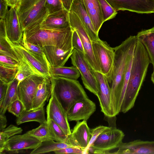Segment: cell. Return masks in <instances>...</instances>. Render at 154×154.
Returning <instances> with one entry per match:
<instances>
[{
    "label": "cell",
    "mask_w": 154,
    "mask_h": 154,
    "mask_svg": "<svg viewBox=\"0 0 154 154\" xmlns=\"http://www.w3.org/2000/svg\"><path fill=\"white\" fill-rule=\"evenodd\" d=\"M137 41L136 35H131L119 45L113 48L114 66L110 88L115 116L120 112L121 100L126 69L130 57L134 51Z\"/></svg>",
    "instance_id": "1"
},
{
    "label": "cell",
    "mask_w": 154,
    "mask_h": 154,
    "mask_svg": "<svg viewBox=\"0 0 154 154\" xmlns=\"http://www.w3.org/2000/svg\"><path fill=\"white\" fill-rule=\"evenodd\" d=\"M150 63V59L145 47L137 39L130 75L122 101L120 112L125 113L134 106Z\"/></svg>",
    "instance_id": "2"
},
{
    "label": "cell",
    "mask_w": 154,
    "mask_h": 154,
    "mask_svg": "<svg viewBox=\"0 0 154 154\" xmlns=\"http://www.w3.org/2000/svg\"><path fill=\"white\" fill-rule=\"evenodd\" d=\"M35 25L23 32L26 41L42 47L54 46L66 49H73L72 44L73 30L71 26L61 30L41 28L40 24Z\"/></svg>",
    "instance_id": "3"
},
{
    "label": "cell",
    "mask_w": 154,
    "mask_h": 154,
    "mask_svg": "<svg viewBox=\"0 0 154 154\" xmlns=\"http://www.w3.org/2000/svg\"><path fill=\"white\" fill-rule=\"evenodd\" d=\"M52 93L55 96L67 113L77 101L88 98L79 81L59 76L50 77Z\"/></svg>",
    "instance_id": "4"
},
{
    "label": "cell",
    "mask_w": 154,
    "mask_h": 154,
    "mask_svg": "<svg viewBox=\"0 0 154 154\" xmlns=\"http://www.w3.org/2000/svg\"><path fill=\"white\" fill-rule=\"evenodd\" d=\"M46 0H19L15 8L23 32L41 24L49 14Z\"/></svg>",
    "instance_id": "5"
},
{
    "label": "cell",
    "mask_w": 154,
    "mask_h": 154,
    "mask_svg": "<svg viewBox=\"0 0 154 154\" xmlns=\"http://www.w3.org/2000/svg\"><path fill=\"white\" fill-rule=\"evenodd\" d=\"M91 42L101 72L106 78L109 83L111 84L114 66L115 52L113 48L99 38Z\"/></svg>",
    "instance_id": "6"
},
{
    "label": "cell",
    "mask_w": 154,
    "mask_h": 154,
    "mask_svg": "<svg viewBox=\"0 0 154 154\" xmlns=\"http://www.w3.org/2000/svg\"><path fill=\"white\" fill-rule=\"evenodd\" d=\"M125 136L123 132L116 127L100 134L88 149L86 153L109 154L111 151L118 149Z\"/></svg>",
    "instance_id": "7"
},
{
    "label": "cell",
    "mask_w": 154,
    "mask_h": 154,
    "mask_svg": "<svg viewBox=\"0 0 154 154\" xmlns=\"http://www.w3.org/2000/svg\"><path fill=\"white\" fill-rule=\"evenodd\" d=\"M69 15L70 26L72 30L77 32L81 40L85 59L93 71L101 72L99 63L94 53L91 41L82 22L74 12L69 11Z\"/></svg>",
    "instance_id": "8"
},
{
    "label": "cell",
    "mask_w": 154,
    "mask_h": 154,
    "mask_svg": "<svg viewBox=\"0 0 154 154\" xmlns=\"http://www.w3.org/2000/svg\"><path fill=\"white\" fill-rule=\"evenodd\" d=\"M70 57L72 63L77 69L81 75L85 87L97 96L98 92L97 80L84 53L74 48Z\"/></svg>",
    "instance_id": "9"
},
{
    "label": "cell",
    "mask_w": 154,
    "mask_h": 154,
    "mask_svg": "<svg viewBox=\"0 0 154 154\" xmlns=\"http://www.w3.org/2000/svg\"><path fill=\"white\" fill-rule=\"evenodd\" d=\"M8 40L11 45L15 50L20 61L21 59L25 60L45 77H51L49 72L50 66L45 57L27 50L20 44H14L8 39Z\"/></svg>",
    "instance_id": "10"
},
{
    "label": "cell",
    "mask_w": 154,
    "mask_h": 154,
    "mask_svg": "<svg viewBox=\"0 0 154 154\" xmlns=\"http://www.w3.org/2000/svg\"><path fill=\"white\" fill-rule=\"evenodd\" d=\"M45 77L40 75H31L21 81L18 86V99L23 103L26 111L32 110L33 100L39 85Z\"/></svg>",
    "instance_id": "11"
},
{
    "label": "cell",
    "mask_w": 154,
    "mask_h": 154,
    "mask_svg": "<svg viewBox=\"0 0 154 154\" xmlns=\"http://www.w3.org/2000/svg\"><path fill=\"white\" fill-rule=\"evenodd\" d=\"M93 71L98 83V92L97 96L99 100L101 111L106 117H115L112 105L111 88L109 82L100 72Z\"/></svg>",
    "instance_id": "12"
},
{
    "label": "cell",
    "mask_w": 154,
    "mask_h": 154,
    "mask_svg": "<svg viewBox=\"0 0 154 154\" xmlns=\"http://www.w3.org/2000/svg\"><path fill=\"white\" fill-rule=\"evenodd\" d=\"M117 12L128 11L139 14L154 13V0H106Z\"/></svg>",
    "instance_id": "13"
},
{
    "label": "cell",
    "mask_w": 154,
    "mask_h": 154,
    "mask_svg": "<svg viewBox=\"0 0 154 154\" xmlns=\"http://www.w3.org/2000/svg\"><path fill=\"white\" fill-rule=\"evenodd\" d=\"M47 120H52L57 124L68 136L71 133L67 114L54 95L51 92L46 108Z\"/></svg>",
    "instance_id": "14"
},
{
    "label": "cell",
    "mask_w": 154,
    "mask_h": 154,
    "mask_svg": "<svg viewBox=\"0 0 154 154\" xmlns=\"http://www.w3.org/2000/svg\"><path fill=\"white\" fill-rule=\"evenodd\" d=\"M41 141L35 137L27 134H17L8 139L5 143L3 152L9 153H18L28 149H34L37 148Z\"/></svg>",
    "instance_id": "15"
},
{
    "label": "cell",
    "mask_w": 154,
    "mask_h": 154,
    "mask_svg": "<svg viewBox=\"0 0 154 154\" xmlns=\"http://www.w3.org/2000/svg\"><path fill=\"white\" fill-rule=\"evenodd\" d=\"M91 136V129L88 125L87 121L77 122L71 134L68 135L65 143L85 151L87 148Z\"/></svg>",
    "instance_id": "16"
},
{
    "label": "cell",
    "mask_w": 154,
    "mask_h": 154,
    "mask_svg": "<svg viewBox=\"0 0 154 154\" xmlns=\"http://www.w3.org/2000/svg\"><path fill=\"white\" fill-rule=\"evenodd\" d=\"M95 103L88 98L76 102L71 107L67 114L69 122L88 120L95 111Z\"/></svg>",
    "instance_id": "17"
},
{
    "label": "cell",
    "mask_w": 154,
    "mask_h": 154,
    "mask_svg": "<svg viewBox=\"0 0 154 154\" xmlns=\"http://www.w3.org/2000/svg\"><path fill=\"white\" fill-rule=\"evenodd\" d=\"M5 20L8 38L14 44H20L23 32L15 8L11 7L6 13Z\"/></svg>",
    "instance_id": "18"
},
{
    "label": "cell",
    "mask_w": 154,
    "mask_h": 154,
    "mask_svg": "<svg viewBox=\"0 0 154 154\" xmlns=\"http://www.w3.org/2000/svg\"><path fill=\"white\" fill-rule=\"evenodd\" d=\"M118 149V150L112 154H154V141L137 140L128 143L122 142Z\"/></svg>",
    "instance_id": "19"
},
{
    "label": "cell",
    "mask_w": 154,
    "mask_h": 154,
    "mask_svg": "<svg viewBox=\"0 0 154 154\" xmlns=\"http://www.w3.org/2000/svg\"><path fill=\"white\" fill-rule=\"evenodd\" d=\"M69 11L74 12L78 16L91 41L96 40L99 38L82 0H73Z\"/></svg>",
    "instance_id": "20"
},
{
    "label": "cell",
    "mask_w": 154,
    "mask_h": 154,
    "mask_svg": "<svg viewBox=\"0 0 154 154\" xmlns=\"http://www.w3.org/2000/svg\"><path fill=\"white\" fill-rule=\"evenodd\" d=\"M69 11L64 9L49 14L40 24L41 28L46 29L59 30L70 26Z\"/></svg>",
    "instance_id": "21"
},
{
    "label": "cell",
    "mask_w": 154,
    "mask_h": 154,
    "mask_svg": "<svg viewBox=\"0 0 154 154\" xmlns=\"http://www.w3.org/2000/svg\"><path fill=\"white\" fill-rule=\"evenodd\" d=\"M43 48L46 58L51 67L63 66L70 57L73 50L54 46H45Z\"/></svg>",
    "instance_id": "22"
},
{
    "label": "cell",
    "mask_w": 154,
    "mask_h": 154,
    "mask_svg": "<svg viewBox=\"0 0 154 154\" xmlns=\"http://www.w3.org/2000/svg\"><path fill=\"white\" fill-rule=\"evenodd\" d=\"M51 77H45L38 85L32 103V110L44 106L51 96L52 92Z\"/></svg>",
    "instance_id": "23"
},
{
    "label": "cell",
    "mask_w": 154,
    "mask_h": 154,
    "mask_svg": "<svg viewBox=\"0 0 154 154\" xmlns=\"http://www.w3.org/2000/svg\"><path fill=\"white\" fill-rule=\"evenodd\" d=\"M82 1L94 29L98 34L104 23L99 2L98 0H82Z\"/></svg>",
    "instance_id": "24"
},
{
    "label": "cell",
    "mask_w": 154,
    "mask_h": 154,
    "mask_svg": "<svg viewBox=\"0 0 154 154\" xmlns=\"http://www.w3.org/2000/svg\"><path fill=\"white\" fill-rule=\"evenodd\" d=\"M136 36L145 47L154 69V27L139 32Z\"/></svg>",
    "instance_id": "25"
},
{
    "label": "cell",
    "mask_w": 154,
    "mask_h": 154,
    "mask_svg": "<svg viewBox=\"0 0 154 154\" xmlns=\"http://www.w3.org/2000/svg\"><path fill=\"white\" fill-rule=\"evenodd\" d=\"M31 121L37 122L40 124L47 121L44 106L34 110L24 111L17 117L16 122L18 125Z\"/></svg>",
    "instance_id": "26"
},
{
    "label": "cell",
    "mask_w": 154,
    "mask_h": 154,
    "mask_svg": "<svg viewBox=\"0 0 154 154\" xmlns=\"http://www.w3.org/2000/svg\"><path fill=\"white\" fill-rule=\"evenodd\" d=\"M18 82L15 78L9 84L8 91L3 100L0 103V114H5L7 108L13 102L18 99Z\"/></svg>",
    "instance_id": "27"
},
{
    "label": "cell",
    "mask_w": 154,
    "mask_h": 154,
    "mask_svg": "<svg viewBox=\"0 0 154 154\" xmlns=\"http://www.w3.org/2000/svg\"><path fill=\"white\" fill-rule=\"evenodd\" d=\"M72 146H73L65 142H57L52 140H48L41 142L38 146L32 151L30 153L43 154Z\"/></svg>",
    "instance_id": "28"
},
{
    "label": "cell",
    "mask_w": 154,
    "mask_h": 154,
    "mask_svg": "<svg viewBox=\"0 0 154 154\" xmlns=\"http://www.w3.org/2000/svg\"><path fill=\"white\" fill-rule=\"evenodd\" d=\"M50 76H59L67 78L77 80L80 76V73L75 66L65 67L59 66L50 67Z\"/></svg>",
    "instance_id": "29"
},
{
    "label": "cell",
    "mask_w": 154,
    "mask_h": 154,
    "mask_svg": "<svg viewBox=\"0 0 154 154\" xmlns=\"http://www.w3.org/2000/svg\"><path fill=\"white\" fill-rule=\"evenodd\" d=\"M37 75L44 77L40 73L25 60L21 59L18 67L15 78L18 84L23 80L32 75Z\"/></svg>",
    "instance_id": "30"
},
{
    "label": "cell",
    "mask_w": 154,
    "mask_h": 154,
    "mask_svg": "<svg viewBox=\"0 0 154 154\" xmlns=\"http://www.w3.org/2000/svg\"><path fill=\"white\" fill-rule=\"evenodd\" d=\"M26 133L35 137L41 142L52 140L51 131L47 121L40 124L38 127L29 131Z\"/></svg>",
    "instance_id": "31"
},
{
    "label": "cell",
    "mask_w": 154,
    "mask_h": 154,
    "mask_svg": "<svg viewBox=\"0 0 154 154\" xmlns=\"http://www.w3.org/2000/svg\"><path fill=\"white\" fill-rule=\"evenodd\" d=\"M22 129L13 125L11 124L6 128L0 131V153L3 152L4 145L6 142L12 136L22 133Z\"/></svg>",
    "instance_id": "32"
},
{
    "label": "cell",
    "mask_w": 154,
    "mask_h": 154,
    "mask_svg": "<svg viewBox=\"0 0 154 154\" xmlns=\"http://www.w3.org/2000/svg\"><path fill=\"white\" fill-rule=\"evenodd\" d=\"M47 120L51 131L52 140L57 142H65L68 136L61 128L53 120Z\"/></svg>",
    "instance_id": "33"
},
{
    "label": "cell",
    "mask_w": 154,
    "mask_h": 154,
    "mask_svg": "<svg viewBox=\"0 0 154 154\" xmlns=\"http://www.w3.org/2000/svg\"><path fill=\"white\" fill-rule=\"evenodd\" d=\"M0 54L7 55L20 61L15 50L9 43L8 37L0 38Z\"/></svg>",
    "instance_id": "34"
},
{
    "label": "cell",
    "mask_w": 154,
    "mask_h": 154,
    "mask_svg": "<svg viewBox=\"0 0 154 154\" xmlns=\"http://www.w3.org/2000/svg\"><path fill=\"white\" fill-rule=\"evenodd\" d=\"M103 16V22L114 18L117 14L106 0H98Z\"/></svg>",
    "instance_id": "35"
},
{
    "label": "cell",
    "mask_w": 154,
    "mask_h": 154,
    "mask_svg": "<svg viewBox=\"0 0 154 154\" xmlns=\"http://www.w3.org/2000/svg\"><path fill=\"white\" fill-rule=\"evenodd\" d=\"M18 68H11L0 65V80L9 84L15 78Z\"/></svg>",
    "instance_id": "36"
},
{
    "label": "cell",
    "mask_w": 154,
    "mask_h": 154,
    "mask_svg": "<svg viewBox=\"0 0 154 154\" xmlns=\"http://www.w3.org/2000/svg\"><path fill=\"white\" fill-rule=\"evenodd\" d=\"M8 111L17 117L26 111L23 103L19 99L11 103L7 108Z\"/></svg>",
    "instance_id": "37"
},
{
    "label": "cell",
    "mask_w": 154,
    "mask_h": 154,
    "mask_svg": "<svg viewBox=\"0 0 154 154\" xmlns=\"http://www.w3.org/2000/svg\"><path fill=\"white\" fill-rule=\"evenodd\" d=\"M111 127L100 125L91 129V138L88 146L85 151V154H86L88 149L94 143L97 137L100 134L110 130Z\"/></svg>",
    "instance_id": "38"
},
{
    "label": "cell",
    "mask_w": 154,
    "mask_h": 154,
    "mask_svg": "<svg viewBox=\"0 0 154 154\" xmlns=\"http://www.w3.org/2000/svg\"><path fill=\"white\" fill-rule=\"evenodd\" d=\"M20 44L27 50L41 56L45 57L43 47L27 42L23 36Z\"/></svg>",
    "instance_id": "39"
},
{
    "label": "cell",
    "mask_w": 154,
    "mask_h": 154,
    "mask_svg": "<svg viewBox=\"0 0 154 154\" xmlns=\"http://www.w3.org/2000/svg\"><path fill=\"white\" fill-rule=\"evenodd\" d=\"M45 6L49 14L65 9L61 0H46Z\"/></svg>",
    "instance_id": "40"
},
{
    "label": "cell",
    "mask_w": 154,
    "mask_h": 154,
    "mask_svg": "<svg viewBox=\"0 0 154 154\" xmlns=\"http://www.w3.org/2000/svg\"><path fill=\"white\" fill-rule=\"evenodd\" d=\"M20 61L7 55L0 54V65L11 68H18Z\"/></svg>",
    "instance_id": "41"
},
{
    "label": "cell",
    "mask_w": 154,
    "mask_h": 154,
    "mask_svg": "<svg viewBox=\"0 0 154 154\" xmlns=\"http://www.w3.org/2000/svg\"><path fill=\"white\" fill-rule=\"evenodd\" d=\"M56 154H85V151L79 148L72 146L57 150L54 152Z\"/></svg>",
    "instance_id": "42"
},
{
    "label": "cell",
    "mask_w": 154,
    "mask_h": 154,
    "mask_svg": "<svg viewBox=\"0 0 154 154\" xmlns=\"http://www.w3.org/2000/svg\"><path fill=\"white\" fill-rule=\"evenodd\" d=\"M72 37V44L73 48L84 53V50L80 38L77 32L73 30Z\"/></svg>",
    "instance_id": "43"
},
{
    "label": "cell",
    "mask_w": 154,
    "mask_h": 154,
    "mask_svg": "<svg viewBox=\"0 0 154 154\" xmlns=\"http://www.w3.org/2000/svg\"><path fill=\"white\" fill-rule=\"evenodd\" d=\"M0 80V103H1L4 99L7 93L9 84Z\"/></svg>",
    "instance_id": "44"
},
{
    "label": "cell",
    "mask_w": 154,
    "mask_h": 154,
    "mask_svg": "<svg viewBox=\"0 0 154 154\" xmlns=\"http://www.w3.org/2000/svg\"><path fill=\"white\" fill-rule=\"evenodd\" d=\"M0 17L1 19H5L6 13L8 11L7 3L5 0H0Z\"/></svg>",
    "instance_id": "45"
},
{
    "label": "cell",
    "mask_w": 154,
    "mask_h": 154,
    "mask_svg": "<svg viewBox=\"0 0 154 154\" xmlns=\"http://www.w3.org/2000/svg\"><path fill=\"white\" fill-rule=\"evenodd\" d=\"M7 37L5 22V19H1L0 20V38Z\"/></svg>",
    "instance_id": "46"
},
{
    "label": "cell",
    "mask_w": 154,
    "mask_h": 154,
    "mask_svg": "<svg viewBox=\"0 0 154 154\" xmlns=\"http://www.w3.org/2000/svg\"><path fill=\"white\" fill-rule=\"evenodd\" d=\"M7 120L5 114H0V131L6 128Z\"/></svg>",
    "instance_id": "47"
},
{
    "label": "cell",
    "mask_w": 154,
    "mask_h": 154,
    "mask_svg": "<svg viewBox=\"0 0 154 154\" xmlns=\"http://www.w3.org/2000/svg\"><path fill=\"white\" fill-rule=\"evenodd\" d=\"M64 8L69 11L73 0H61Z\"/></svg>",
    "instance_id": "48"
},
{
    "label": "cell",
    "mask_w": 154,
    "mask_h": 154,
    "mask_svg": "<svg viewBox=\"0 0 154 154\" xmlns=\"http://www.w3.org/2000/svg\"><path fill=\"white\" fill-rule=\"evenodd\" d=\"M8 6L15 8L17 5L19 0H5Z\"/></svg>",
    "instance_id": "49"
},
{
    "label": "cell",
    "mask_w": 154,
    "mask_h": 154,
    "mask_svg": "<svg viewBox=\"0 0 154 154\" xmlns=\"http://www.w3.org/2000/svg\"><path fill=\"white\" fill-rule=\"evenodd\" d=\"M151 80L154 84V69H153V72L151 75Z\"/></svg>",
    "instance_id": "50"
}]
</instances>
